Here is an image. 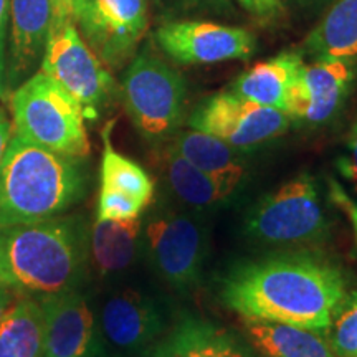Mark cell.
I'll return each instance as SVG.
<instances>
[{"mask_svg":"<svg viewBox=\"0 0 357 357\" xmlns=\"http://www.w3.org/2000/svg\"><path fill=\"white\" fill-rule=\"evenodd\" d=\"M342 270L307 252L243 261L222 281L220 298L242 319H261L326 333L346 296Z\"/></svg>","mask_w":357,"mask_h":357,"instance_id":"1","label":"cell"},{"mask_svg":"<svg viewBox=\"0 0 357 357\" xmlns=\"http://www.w3.org/2000/svg\"><path fill=\"white\" fill-rule=\"evenodd\" d=\"M89 261V230L78 215L0 229V284L35 300L77 289Z\"/></svg>","mask_w":357,"mask_h":357,"instance_id":"2","label":"cell"},{"mask_svg":"<svg viewBox=\"0 0 357 357\" xmlns=\"http://www.w3.org/2000/svg\"><path fill=\"white\" fill-rule=\"evenodd\" d=\"M86 192L83 159L53 153L12 134L0 166V229L63 215Z\"/></svg>","mask_w":357,"mask_h":357,"instance_id":"3","label":"cell"},{"mask_svg":"<svg viewBox=\"0 0 357 357\" xmlns=\"http://www.w3.org/2000/svg\"><path fill=\"white\" fill-rule=\"evenodd\" d=\"M13 134L53 153L84 159L91 153L83 108L43 71L8 93Z\"/></svg>","mask_w":357,"mask_h":357,"instance_id":"4","label":"cell"},{"mask_svg":"<svg viewBox=\"0 0 357 357\" xmlns=\"http://www.w3.org/2000/svg\"><path fill=\"white\" fill-rule=\"evenodd\" d=\"M121 98L134 128L149 142L171 139L185 119V79L149 47L126 65Z\"/></svg>","mask_w":357,"mask_h":357,"instance_id":"5","label":"cell"},{"mask_svg":"<svg viewBox=\"0 0 357 357\" xmlns=\"http://www.w3.org/2000/svg\"><path fill=\"white\" fill-rule=\"evenodd\" d=\"M245 234L270 247L324 242L329 222L314 178L300 174L266 194L250 211Z\"/></svg>","mask_w":357,"mask_h":357,"instance_id":"6","label":"cell"},{"mask_svg":"<svg viewBox=\"0 0 357 357\" xmlns=\"http://www.w3.org/2000/svg\"><path fill=\"white\" fill-rule=\"evenodd\" d=\"M142 250L169 287L187 293L199 287L207 257V236L197 218L160 207L142 223Z\"/></svg>","mask_w":357,"mask_h":357,"instance_id":"7","label":"cell"},{"mask_svg":"<svg viewBox=\"0 0 357 357\" xmlns=\"http://www.w3.org/2000/svg\"><path fill=\"white\" fill-rule=\"evenodd\" d=\"M42 71L79 102L88 121H96L116 95L114 78L82 38L75 24L50 30Z\"/></svg>","mask_w":357,"mask_h":357,"instance_id":"8","label":"cell"},{"mask_svg":"<svg viewBox=\"0 0 357 357\" xmlns=\"http://www.w3.org/2000/svg\"><path fill=\"white\" fill-rule=\"evenodd\" d=\"M71 20L106 68L121 70L147 32V0H75Z\"/></svg>","mask_w":357,"mask_h":357,"instance_id":"9","label":"cell"},{"mask_svg":"<svg viewBox=\"0 0 357 357\" xmlns=\"http://www.w3.org/2000/svg\"><path fill=\"white\" fill-rule=\"evenodd\" d=\"M289 123L283 111L257 105L231 91L207 98L187 118L190 129L211 134L238 153L283 136Z\"/></svg>","mask_w":357,"mask_h":357,"instance_id":"10","label":"cell"},{"mask_svg":"<svg viewBox=\"0 0 357 357\" xmlns=\"http://www.w3.org/2000/svg\"><path fill=\"white\" fill-rule=\"evenodd\" d=\"M160 52L178 65L248 60L257 40L247 29L207 20H167L154 32Z\"/></svg>","mask_w":357,"mask_h":357,"instance_id":"11","label":"cell"},{"mask_svg":"<svg viewBox=\"0 0 357 357\" xmlns=\"http://www.w3.org/2000/svg\"><path fill=\"white\" fill-rule=\"evenodd\" d=\"M38 301L43 311V357L106 354L98 316L78 288Z\"/></svg>","mask_w":357,"mask_h":357,"instance_id":"12","label":"cell"},{"mask_svg":"<svg viewBox=\"0 0 357 357\" xmlns=\"http://www.w3.org/2000/svg\"><path fill=\"white\" fill-rule=\"evenodd\" d=\"M357 63L312 60L303 63L289 96L288 116L306 126H324L339 114L357 77Z\"/></svg>","mask_w":357,"mask_h":357,"instance_id":"13","label":"cell"},{"mask_svg":"<svg viewBox=\"0 0 357 357\" xmlns=\"http://www.w3.org/2000/svg\"><path fill=\"white\" fill-rule=\"evenodd\" d=\"M102 342L128 356H137L162 339L164 312L154 298L137 289H121L102 303L98 316Z\"/></svg>","mask_w":357,"mask_h":357,"instance_id":"14","label":"cell"},{"mask_svg":"<svg viewBox=\"0 0 357 357\" xmlns=\"http://www.w3.org/2000/svg\"><path fill=\"white\" fill-rule=\"evenodd\" d=\"M8 17L6 84L10 93L32 77L42 61L52 30V0H10Z\"/></svg>","mask_w":357,"mask_h":357,"instance_id":"15","label":"cell"},{"mask_svg":"<svg viewBox=\"0 0 357 357\" xmlns=\"http://www.w3.org/2000/svg\"><path fill=\"white\" fill-rule=\"evenodd\" d=\"M169 147L207 174L229 200L247 182L248 169L238 151L211 134L190 128L178 129Z\"/></svg>","mask_w":357,"mask_h":357,"instance_id":"16","label":"cell"},{"mask_svg":"<svg viewBox=\"0 0 357 357\" xmlns=\"http://www.w3.org/2000/svg\"><path fill=\"white\" fill-rule=\"evenodd\" d=\"M166 341L169 357H260L245 336L194 314L182 316Z\"/></svg>","mask_w":357,"mask_h":357,"instance_id":"17","label":"cell"},{"mask_svg":"<svg viewBox=\"0 0 357 357\" xmlns=\"http://www.w3.org/2000/svg\"><path fill=\"white\" fill-rule=\"evenodd\" d=\"M303 63V53L283 52L240 75L230 91L257 105L288 114L289 96Z\"/></svg>","mask_w":357,"mask_h":357,"instance_id":"18","label":"cell"},{"mask_svg":"<svg viewBox=\"0 0 357 357\" xmlns=\"http://www.w3.org/2000/svg\"><path fill=\"white\" fill-rule=\"evenodd\" d=\"M243 336L260 357H336L324 333L300 326L243 319Z\"/></svg>","mask_w":357,"mask_h":357,"instance_id":"19","label":"cell"},{"mask_svg":"<svg viewBox=\"0 0 357 357\" xmlns=\"http://www.w3.org/2000/svg\"><path fill=\"white\" fill-rule=\"evenodd\" d=\"M142 222L101 220L96 218L89 230V260L101 276L121 273L136 260L142 248Z\"/></svg>","mask_w":357,"mask_h":357,"instance_id":"20","label":"cell"},{"mask_svg":"<svg viewBox=\"0 0 357 357\" xmlns=\"http://www.w3.org/2000/svg\"><path fill=\"white\" fill-rule=\"evenodd\" d=\"M312 60L357 63V0H336L303 43Z\"/></svg>","mask_w":357,"mask_h":357,"instance_id":"21","label":"cell"},{"mask_svg":"<svg viewBox=\"0 0 357 357\" xmlns=\"http://www.w3.org/2000/svg\"><path fill=\"white\" fill-rule=\"evenodd\" d=\"M0 357H43V311L38 300L17 296L3 314Z\"/></svg>","mask_w":357,"mask_h":357,"instance_id":"22","label":"cell"},{"mask_svg":"<svg viewBox=\"0 0 357 357\" xmlns=\"http://www.w3.org/2000/svg\"><path fill=\"white\" fill-rule=\"evenodd\" d=\"M164 178L176 199L192 211H211L227 202L223 192L207 174L167 147L164 154Z\"/></svg>","mask_w":357,"mask_h":357,"instance_id":"23","label":"cell"},{"mask_svg":"<svg viewBox=\"0 0 357 357\" xmlns=\"http://www.w3.org/2000/svg\"><path fill=\"white\" fill-rule=\"evenodd\" d=\"M111 126L113 124H108L102 131L100 187L123 192L147 207L155 192L154 178L144 167L114 149L111 142Z\"/></svg>","mask_w":357,"mask_h":357,"instance_id":"24","label":"cell"},{"mask_svg":"<svg viewBox=\"0 0 357 357\" xmlns=\"http://www.w3.org/2000/svg\"><path fill=\"white\" fill-rule=\"evenodd\" d=\"M336 357H357V289H349L324 333Z\"/></svg>","mask_w":357,"mask_h":357,"instance_id":"25","label":"cell"},{"mask_svg":"<svg viewBox=\"0 0 357 357\" xmlns=\"http://www.w3.org/2000/svg\"><path fill=\"white\" fill-rule=\"evenodd\" d=\"M144 208V205L123 194V192L100 187L96 218H101V220H131V218H139Z\"/></svg>","mask_w":357,"mask_h":357,"instance_id":"26","label":"cell"},{"mask_svg":"<svg viewBox=\"0 0 357 357\" xmlns=\"http://www.w3.org/2000/svg\"><path fill=\"white\" fill-rule=\"evenodd\" d=\"M166 15H182L187 12H220L230 6V0H155Z\"/></svg>","mask_w":357,"mask_h":357,"instance_id":"27","label":"cell"},{"mask_svg":"<svg viewBox=\"0 0 357 357\" xmlns=\"http://www.w3.org/2000/svg\"><path fill=\"white\" fill-rule=\"evenodd\" d=\"M240 3L258 24L263 25L273 24L284 12L281 0H240Z\"/></svg>","mask_w":357,"mask_h":357,"instance_id":"28","label":"cell"},{"mask_svg":"<svg viewBox=\"0 0 357 357\" xmlns=\"http://www.w3.org/2000/svg\"><path fill=\"white\" fill-rule=\"evenodd\" d=\"M10 0H0V101H7L6 63H7V22Z\"/></svg>","mask_w":357,"mask_h":357,"instance_id":"29","label":"cell"},{"mask_svg":"<svg viewBox=\"0 0 357 357\" xmlns=\"http://www.w3.org/2000/svg\"><path fill=\"white\" fill-rule=\"evenodd\" d=\"M75 0H52V29L61 26L65 24H73L71 20V12H73Z\"/></svg>","mask_w":357,"mask_h":357,"instance_id":"30","label":"cell"},{"mask_svg":"<svg viewBox=\"0 0 357 357\" xmlns=\"http://www.w3.org/2000/svg\"><path fill=\"white\" fill-rule=\"evenodd\" d=\"M347 146H349L351 158L347 160H341L342 171H344L349 177L354 178L356 184H357V119L349 132V141H347Z\"/></svg>","mask_w":357,"mask_h":357,"instance_id":"31","label":"cell"},{"mask_svg":"<svg viewBox=\"0 0 357 357\" xmlns=\"http://www.w3.org/2000/svg\"><path fill=\"white\" fill-rule=\"evenodd\" d=\"M12 134H13L12 123L8 121L7 116H2V118H0V166H2L3 155H6L7 146L8 142H10Z\"/></svg>","mask_w":357,"mask_h":357,"instance_id":"32","label":"cell"},{"mask_svg":"<svg viewBox=\"0 0 357 357\" xmlns=\"http://www.w3.org/2000/svg\"><path fill=\"white\" fill-rule=\"evenodd\" d=\"M136 357H169V347H167L166 337H162L160 341L155 342V344L147 347L146 351H142L141 354H137Z\"/></svg>","mask_w":357,"mask_h":357,"instance_id":"33","label":"cell"},{"mask_svg":"<svg viewBox=\"0 0 357 357\" xmlns=\"http://www.w3.org/2000/svg\"><path fill=\"white\" fill-rule=\"evenodd\" d=\"M17 300V294L12 291L10 288L0 284V323H2L3 314H6L8 307L12 306V303Z\"/></svg>","mask_w":357,"mask_h":357,"instance_id":"34","label":"cell"},{"mask_svg":"<svg viewBox=\"0 0 357 357\" xmlns=\"http://www.w3.org/2000/svg\"><path fill=\"white\" fill-rule=\"evenodd\" d=\"M296 2L300 3V6H305V7H307V6H316V3L324 2V0H296Z\"/></svg>","mask_w":357,"mask_h":357,"instance_id":"35","label":"cell"},{"mask_svg":"<svg viewBox=\"0 0 357 357\" xmlns=\"http://www.w3.org/2000/svg\"><path fill=\"white\" fill-rule=\"evenodd\" d=\"M96 357H111V356L108 354V352H106V354H102V356H96Z\"/></svg>","mask_w":357,"mask_h":357,"instance_id":"36","label":"cell"},{"mask_svg":"<svg viewBox=\"0 0 357 357\" xmlns=\"http://www.w3.org/2000/svg\"><path fill=\"white\" fill-rule=\"evenodd\" d=\"M2 116H6V113H3L2 108H0V118H2Z\"/></svg>","mask_w":357,"mask_h":357,"instance_id":"37","label":"cell"}]
</instances>
